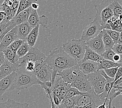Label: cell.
Listing matches in <instances>:
<instances>
[{
	"label": "cell",
	"mask_w": 122,
	"mask_h": 108,
	"mask_svg": "<svg viewBox=\"0 0 122 108\" xmlns=\"http://www.w3.org/2000/svg\"><path fill=\"white\" fill-rule=\"evenodd\" d=\"M44 62L53 70L52 84L58 74L61 72L63 70L77 65L78 62L64 51L62 46L49 51V54L46 57Z\"/></svg>",
	"instance_id": "obj_1"
},
{
	"label": "cell",
	"mask_w": 122,
	"mask_h": 108,
	"mask_svg": "<svg viewBox=\"0 0 122 108\" xmlns=\"http://www.w3.org/2000/svg\"><path fill=\"white\" fill-rule=\"evenodd\" d=\"M15 72L16 75L10 91L14 89L20 90L27 89L34 85H40L41 83L34 72L26 70L24 63L19 65Z\"/></svg>",
	"instance_id": "obj_2"
},
{
	"label": "cell",
	"mask_w": 122,
	"mask_h": 108,
	"mask_svg": "<svg viewBox=\"0 0 122 108\" xmlns=\"http://www.w3.org/2000/svg\"><path fill=\"white\" fill-rule=\"evenodd\" d=\"M113 0H102L101 3L95 6L96 15L94 21L99 23L105 29L107 22L114 16L112 8Z\"/></svg>",
	"instance_id": "obj_3"
},
{
	"label": "cell",
	"mask_w": 122,
	"mask_h": 108,
	"mask_svg": "<svg viewBox=\"0 0 122 108\" xmlns=\"http://www.w3.org/2000/svg\"><path fill=\"white\" fill-rule=\"evenodd\" d=\"M86 45L81 39H72L64 43L62 47L66 54L77 62L82 60Z\"/></svg>",
	"instance_id": "obj_4"
},
{
	"label": "cell",
	"mask_w": 122,
	"mask_h": 108,
	"mask_svg": "<svg viewBox=\"0 0 122 108\" xmlns=\"http://www.w3.org/2000/svg\"><path fill=\"white\" fill-rule=\"evenodd\" d=\"M57 75L61 77L65 83L71 84L73 82L85 77L86 74L81 71L78 65L66 69Z\"/></svg>",
	"instance_id": "obj_5"
},
{
	"label": "cell",
	"mask_w": 122,
	"mask_h": 108,
	"mask_svg": "<svg viewBox=\"0 0 122 108\" xmlns=\"http://www.w3.org/2000/svg\"><path fill=\"white\" fill-rule=\"evenodd\" d=\"M87 79L91 84L93 89L99 95L103 92L104 87L107 82L106 78L98 71L87 75Z\"/></svg>",
	"instance_id": "obj_6"
},
{
	"label": "cell",
	"mask_w": 122,
	"mask_h": 108,
	"mask_svg": "<svg viewBox=\"0 0 122 108\" xmlns=\"http://www.w3.org/2000/svg\"><path fill=\"white\" fill-rule=\"evenodd\" d=\"M102 30V26L99 23L93 20L89 25L84 28L80 39L86 42L97 36Z\"/></svg>",
	"instance_id": "obj_7"
},
{
	"label": "cell",
	"mask_w": 122,
	"mask_h": 108,
	"mask_svg": "<svg viewBox=\"0 0 122 108\" xmlns=\"http://www.w3.org/2000/svg\"><path fill=\"white\" fill-rule=\"evenodd\" d=\"M46 56L44 53L41 51L36 46L31 47L29 51L25 56L19 59L18 62L19 65L25 63L28 61L36 62L37 60H44Z\"/></svg>",
	"instance_id": "obj_8"
},
{
	"label": "cell",
	"mask_w": 122,
	"mask_h": 108,
	"mask_svg": "<svg viewBox=\"0 0 122 108\" xmlns=\"http://www.w3.org/2000/svg\"><path fill=\"white\" fill-rule=\"evenodd\" d=\"M102 37V30L97 36L85 42L87 46L100 55H102L106 51Z\"/></svg>",
	"instance_id": "obj_9"
},
{
	"label": "cell",
	"mask_w": 122,
	"mask_h": 108,
	"mask_svg": "<svg viewBox=\"0 0 122 108\" xmlns=\"http://www.w3.org/2000/svg\"><path fill=\"white\" fill-rule=\"evenodd\" d=\"M27 21L33 28L38 25L42 26L44 28H47L48 24V18L45 15L40 16L37 14V10L32 8Z\"/></svg>",
	"instance_id": "obj_10"
},
{
	"label": "cell",
	"mask_w": 122,
	"mask_h": 108,
	"mask_svg": "<svg viewBox=\"0 0 122 108\" xmlns=\"http://www.w3.org/2000/svg\"><path fill=\"white\" fill-rule=\"evenodd\" d=\"M17 31H18V26H16L5 35L0 45V52L3 51L14 41L18 38Z\"/></svg>",
	"instance_id": "obj_11"
},
{
	"label": "cell",
	"mask_w": 122,
	"mask_h": 108,
	"mask_svg": "<svg viewBox=\"0 0 122 108\" xmlns=\"http://www.w3.org/2000/svg\"><path fill=\"white\" fill-rule=\"evenodd\" d=\"M99 64V62L91 60H81L77 62L81 71L86 75L98 71Z\"/></svg>",
	"instance_id": "obj_12"
},
{
	"label": "cell",
	"mask_w": 122,
	"mask_h": 108,
	"mask_svg": "<svg viewBox=\"0 0 122 108\" xmlns=\"http://www.w3.org/2000/svg\"><path fill=\"white\" fill-rule=\"evenodd\" d=\"M71 86L76 88L80 92L85 93L89 92L92 88L91 84L87 79V75L73 82Z\"/></svg>",
	"instance_id": "obj_13"
},
{
	"label": "cell",
	"mask_w": 122,
	"mask_h": 108,
	"mask_svg": "<svg viewBox=\"0 0 122 108\" xmlns=\"http://www.w3.org/2000/svg\"><path fill=\"white\" fill-rule=\"evenodd\" d=\"M18 62L12 63L5 59L4 62L0 66V80L15 71L18 68Z\"/></svg>",
	"instance_id": "obj_14"
},
{
	"label": "cell",
	"mask_w": 122,
	"mask_h": 108,
	"mask_svg": "<svg viewBox=\"0 0 122 108\" xmlns=\"http://www.w3.org/2000/svg\"><path fill=\"white\" fill-rule=\"evenodd\" d=\"M16 75V72L14 71L7 77L0 80V97L6 92L10 91Z\"/></svg>",
	"instance_id": "obj_15"
},
{
	"label": "cell",
	"mask_w": 122,
	"mask_h": 108,
	"mask_svg": "<svg viewBox=\"0 0 122 108\" xmlns=\"http://www.w3.org/2000/svg\"><path fill=\"white\" fill-rule=\"evenodd\" d=\"M52 73H53V70L51 67L46 63L44 67L39 72L36 74V75L41 82H51Z\"/></svg>",
	"instance_id": "obj_16"
},
{
	"label": "cell",
	"mask_w": 122,
	"mask_h": 108,
	"mask_svg": "<svg viewBox=\"0 0 122 108\" xmlns=\"http://www.w3.org/2000/svg\"><path fill=\"white\" fill-rule=\"evenodd\" d=\"M17 26H18V31H17L18 38L21 40H25L28 34L33 28L29 24L28 21L22 22Z\"/></svg>",
	"instance_id": "obj_17"
},
{
	"label": "cell",
	"mask_w": 122,
	"mask_h": 108,
	"mask_svg": "<svg viewBox=\"0 0 122 108\" xmlns=\"http://www.w3.org/2000/svg\"><path fill=\"white\" fill-rule=\"evenodd\" d=\"M103 59L101 55L98 54L96 52L94 51L91 48L86 46L85 52L82 60H91L97 62H100Z\"/></svg>",
	"instance_id": "obj_18"
},
{
	"label": "cell",
	"mask_w": 122,
	"mask_h": 108,
	"mask_svg": "<svg viewBox=\"0 0 122 108\" xmlns=\"http://www.w3.org/2000/svg\"><path fill=\"white\" fill-rule=\"evenodd\" d=\"M0 108H30L27 103H21L11 99H8L4 103H0Z\"/></svg>",
	"instance_id": "obj_19"
},
{
	"label": "cell",
	"mask_w": 122,
	"mask_h": 108,
	"mask_svg": "<svg viewBox=\"0 0 122 108\" xmlns=\"http://www.w3.org/2000/svg\"><path fill=\"white\" fill-rule=\"evenodd\" d=\"M40 26V25H38L34 27L26 38V42L28 43L30 47H33L36 44L39 34Z\"/></svg>",
	"instance_id": "obj_20"
},
{
	"label": "cell",
	"mask_w": 122,
	"mask_h": 108,
	"mask_svg": "<svg viewBox=\"0 0 122 108\" xmlns=\"http://www.w3.org/2000/svg\"><path fill=\"white\" fill-rule=\"evenodd\" d=\"M32 10V8L31 6L27 8L24 10L21 11L17 15L15 16L14 19L17 25H19L22 22L27 21L29 17L31 11Z\"/></svg>",
	"instance_id": "obj_21"
},
{
	"label": "cell",
	"mask_w": 122,
	"mask_h": 108,
	"mask_svg": "<svg viewBox=\"0 0 122 108\" xmlns=\"http://www.w3.org/2000/svg\"><path fill=\"white\" fill-rule=\"evenodd\" d=\"M20 1L17 0H4L3 2L0 5L2 8L1 10L8 9L12 10L17 11Z\"/></svg>",
	"instance_id": "obj_22"
},
{
	"label": "cell",
	"mask_w": 122,
	"mask_h": 108,
	"mask_svg": "<svg viewBox=\"0 0 122 108\" xmlns=\"http://www.w3.org/2000/svg\"><path fill=\"white\" fill-rule=\"evenodd\" d=\"M4 54L5 58L10 62L12 63H15L18 62L19 58L17 56L16 52L11 50L9 47L6 48L5 50L3 51Z\"/></svg>",
	"instance_id": "obj_23"
},
{
	"label": "cell",
	"mask_w": 122,
	"mask_h": 108,
	"mask_svg": "<svg viewBox=\"0 0 122 108\" xmlns=\"http://www.w3.org/2000/svg\"><path fill=\"white\" fill-rule=\"evenodd\" d=\"M99 70H104L106 69H110L112 68H115V67H120L122 66V63H118L113 62L111 60L103 59L102 61L99 62Z\"/></svg>",
	"instance_id": "obj_24"
},
{
	"label": "cell",
	"mask_w": 122,
	"mask_h": 108,
	"mask_svg": "<svg viewBox=\"0 0 122 108\" xmlns=\"http://www.w3.org/2000/svg\"><path fill=\"white\" fill-rule=\"evenodd\" d=\"M102 39L106 49H112L115 44L113 40L112 39V38L107 33L106 29H103L102 30Z\"/></svg>",
	"instance_id": "obj_25"
},
{
	"label": "cell",
	"mask_w": 122,
	"mask_h": 108,
	"mask_svg": "<svg viewBox=\"0 0 122 108\" xmlns=\"http://www.w3.org/2000/svg\"><path fill=\"white\" fill-rule=\"evenodd\" d=\"M112 8L114 16H122V0H113Z\"/></svg>",
	"instance_id": "obj_26"
},
{
	"label": "cell",
	"mask_w": 122,
	"mask_h": 108,
	"mask_svg": "<svg viewBox=\"0 0 122 108\" xmlns=\"http://www.w3.org/2000/svg\"><path fill=\"white\" fill-rule=\"evenodd\" d=\"M37 0H21L19 2V5L17 10L16 16L21 11L30 7L34 3H36Z\"/></svg>",
	"instance_id": "obj_27"
},
{
	"label": "cell",
	"mask_w": 122,
	"mask_h": 108,
	"mask_svg": "<svg viewBox=\"0 0 122 108\" xmlns=\"http://www.w3.org/2000/svg\"><path fill=\"white\" fill-rule=\"evenodd\" d=\"M30 48L31 47L29 45L28 43L26 42V41H25L24 43L20 46V47L16 51V54L19 58V59L25 56L28 53V51H29Z\"/></svg>",
	"instance_id": "obj_28"
},
{
	"label": "cell",
	"mask_w": 122,
	"mask_h": 108,
	"mask_svg": "<svg viewBox=\"0 0 122 108\" xmlns=\"http://www.w3.org/2000/svg\"><path fill=\"white\" fill-rule=\"evenodd\" d=\"M86 93L80 92L77 89L71 86L69 87L67 93H66V98H71L77 95H85Z\"/></svg>",
	"instance_id": "obj_29"
},
{
	"label": "cell",
	"mask_w": 122,
	"mask_h": 108,
	"mask_svg": "<svg viewBox=\"0 0 122 108\" xmlns=\"http://www.w3.org/2000/svg\"><path fill=\"white\" fill-rule=\"evenodd\" d=\"M25 41V40H21L18 39V38H17V39H16L9 46H8V47L10 48L11 50L16 52L18 50V49L20 47V46L24 43Z\"/></svg>",
	"instance_id": "obj_30"
},
{
	"label": "cell",
	"mask_w": 122,
	"mask_h": 108,
	"mask_svg": "<svg viewBox=\"0 0 122 108\" xmlns=\"http://www.w3.org/2000/svg\"><path fill=\"white\" fill-rule=\"evenodd\" d=\"M106 30L107 33L110 36L113 40L114 44H117L120 32L117 31L111 30V29H106Z\"/></svg>",
	"instance_id": "obj_31"
},
{
	"label": "cell",
	"mask_w": 122,
	"mask_h": 108,
	"mask_svg": "<svg viewBox=\"0 0 122 108\" xmlns=\"http://www.w3.org/2000/svg\"><path fill=\"white\" fill-rule=\"evenodd\" d=\"M115 54V52L112 50V49H106L101 56L104 59L112 61L113 57Z\"/></svg>",
	"instance_id": "obj_32"
},
{
	"label": "cell",
	"mask_w": 122,
	"mask_h": 108,
	"mask_svg": "<svg viewBox=\"0 0 122 108\" xmlns=\"http://www.w3.org/2000/svg\"><path fill=\"white\" fill-rule=\"evenodd\" d=\"M121 67V66H120ZM120 67H115V68H112L110 69H104V71L105 72L106 74L109 77H110L114 78L115 77V75L117 74V70Z\"/></svg>",
	"instance_id": "obj_33"
},
{
	"label": "cell",
	"mask_w": 122,
	"mask_h": 108,
	"mask_svg": "<svg viewBox=\"0 0 122 108\" xmlns=\"http://www.w3.org/2000/svg\"><path fill=\"white\" fill-rule=\"evenodd\" d=\"M60 104L62 105V106H64L70 107L75 106V103L73 97L65 98L63 100H62Z\"/></svg>",
	"instance_id": "obj_34"
},
{
	"label": "cell",
	"mask_w": 122,
	"mask_h": 108,
	"mask_svg": "<svg viewBox=\"0 0 122 108\" xmlns=\"http://www.w3.org/2000/svg\"><path fill=\"white\" fill-rule=\"evenodd\" d=\"M46 63L44 62V60H37L35 62V68L34 72L35 74H36L37 72H39L41 70Z\"/></svg>",
	"instance_id": "obj_35"
},
{
	"label": "cell",
	"mask_w": 122,
	"mask_h": 108,
	"mask_svg": "<svg viewBox=\"0 0 122 108\" xmlns=\"http://www.w3.org/2000/svg\"><path fill=\"white\" fill-rule=\"evenodd\" d=\"M25 68L29 72H34L35 68V62L33 61H28L24 63Z\"/></svg>",
	"instance_id": "obj_36"
},
{
	"label": "cell",
	"mask_w": 122,
	"mask_h": 108,
	"mask_svg": "<svg viewBox=\"0 0 122 108\" xmlns=\"http://www.w3.org/2000/svg\"><path fill=\"white\" fill-rule=\"evenodd\" d=\"M8 22L5 19L0 23V36L4 33L6 29L8 26Z\"/></svg>",
	"instance_id": "obj_37"
},
{
	"label": "cell",
	"mask_w": 122,
	"mask_h": 108,
	"mask_svg": "<svg viewBox=\"0 0 122 108\" xmlns=\"http://www.w3.org/2000/svg\"><path fill=\"white\" fill-rule=\"evenodd\" d=\"M112 50L115 53L119 55H122V44L118 43L115 44L112 48Z\"/></svg>",
	"instance_id": "obj_38"
},
{
	"label": "cell",
	"mask_w": 122,
	"mask_h": 108,
	"mask_svg": "<svg viewBox=\"0 0 122 108\" xmlns=\"http://www.w3.org/2000/svg\"><path fill=\"white\" fill-rule=\"evenodd\" d=\"M52 98H53V100L54 103L57 106H58L60 104L61 102V100H60V99L58 97V96L54 95L53 94H52Z\"/></svg>",
	"instance_id": "obj_39"
},
{
	"label": "cell",
	"mask_w": 122,
	"mask_h": 108,
	"mask_svg": "<svg viewBox=\"0 0 122 108\" xmlns=\"http://www.w3.org/2000/svg\"><path fill=\"white\" fill-rule=\"evenodd\" d=\"M122 77V66H121L118 68L117 71V74H116L115 77H114V82H113V83H114L119 78H120Z\"/></svg>",
	"instance_id": "obj_40"
},
{
	"label": "cell",
	"mask_w": 122,
	"mask_h": 108,
	"mask_svg": "<svg viewBox=\"0 0 122 108\" xmlns=\"http://www.w3.org/2000/svg\"><path fill=\"white\" fill-rule=\"evenodd\" d=\"M46 97L49 99V101H50V103H51V108H58V106H56L54 103L53 98H52V94L46 95Z\"/></svg>",
	"instance_id": "obj_41"
},
{
	"label": "cell",
	"mask_w": 122,
	"mask_h": 108,
	"mask_svg": "<svg viewBox=\"0 0 122 108\" xmlns=\"http://www.w3.org/2000/svg\"><path fill=\"white\" fill-rule=\"evenodd\" d=\"M113 87H122V77L119 78L113 84Z\"/></svg>",
	"instance_id": "obj_42"
},
{
	"label": "cell",
	"mask_w": 122,
	"mask_h": 108,
	"mask_svg": "<svg viewBox=\"0 0 122 108\" xmlns=\"http://www.w3.org/2000/svg\"><path fill=\"white\" fill-rule=\"evenodd\" d=\"M6 17V14L3 11H0V23Z\"/></svg>",
	"instance_id": "obj_43"
},
{
	"label": "cell",
	"mask_w": 122,
	"mask_h": 108,
	"mask_svg": "<svg viewBox=\"0 0 122 108\" xmlns=\"http://www.w3.org/2000/svg\"><path fill=\"white\" fill-rule=\"evenodd\" d=\"M5 58L4 56V54L3 52H0V66H1L2 63L4 62Z\"/></svg>",
	"instance_id": "obj_44"
},
{
	"label": "cell",
	"mask_w": 122,
	"mask_h": 108,
	"mask_svg": "<svg viewBox=\"0 0 122 108\" xmlns=\"http://www.w3.org/2000/svg\"><path fill=\"white\" fill-rule=\"evenodd\" d=\"M108 102H109L108 100H105V101L103 103L99 105V106H98L97 107V108H107L106 105H107V104L108 103Z\"/></svg>",
	"instance_id": "obj_45"
},
{
	"label": "cell",
	"mask_w": 122,
	"mask_h": 108,
	"mask_svg": "<svg viewBox=\"0 0 122 108\" xmlns=\"http://www.w3.org/2000/svg\"><path fill=\"white\" fill-rule=\"evenodd\" d=\"M98 106H96V105L95 104H90L88 105H87V106H85L84 107H83L82 108H97Z\"/></svg>",
	"instance_id": "obj_46"
},
{
	"label": "cell",
	"mask_w": 122,
	"mask_h": 108,
	"mask_svg": "<svg viewBox=\"0 0 122 108\" xmlns=\"http://www.w3.org/2000/svg\"><path fill=\"white\" fill-rule=\"evenodd\" d=\"M31 6L32 8H33V10H37L39 8V4H37L36 3H33L31 5Z\"/></svg>",
	"instance_id": "obj_47"
},
{
	"label": "cell",
	"mask_w": 122,
	"mask_h": 108,
	"mask_svg": "<svg viewBox=\"0 0 122 108\" xmlns=\"http://www.w3.org/2000/svg\"><path fill=\"white\" fill-rule=\"evenodd\" d=\"M8 31L6 30H6H5V31L4 32V33H3L2 35H1V36H0V45H1V42H2V39H3V37L6 34L7 32H8Z\"/></svg>",
	"instance_id": "obj_48"
},
{
	"label": "cell",
	"mask_w": 122,
	"mask_h": 108,
	"mask_svg": "<svg viewBox=\"0 0 122 108\" xmlns=\"http://www.w3.org/2000/svg\"><path fill=\"white\" fill-rule=\"evenodd\" d=\"M113 100L112 99H110L109 102H108V103H107V108H115V107H113L112 106V102Z\"/></svg>",
	"instance_id": "obj_49"
},
{
	"label": "cell",
	"mask_w": 122,
	"mask_h": 108,
	"mask_svg": "<svg viewBox=\"0 0 122 108\" xmlns=\"http://www.w3.org/2000/svg\"><path fill=\"white\" fill-rule=\"evenodd\" d=\"M117 43L122 44V32H121L120 33V36H119V38Z\"/></svg>",
	"instance_id": "obj_50"
},
{
	"label": "cell",
	"mask_w": 122,
	"mask_h": 108,
	"mask_svg": "<svg viewBox=\"0 0 122 108\" xmlns=\"http://www.w3.org/2000/svg\"><path fill=\"white\" fill-rule=\"evenodd\" d=\"M17 1H21V0H17Z\"/></svg>",
	"instance_id": "obj_51"
}]
</instances>
